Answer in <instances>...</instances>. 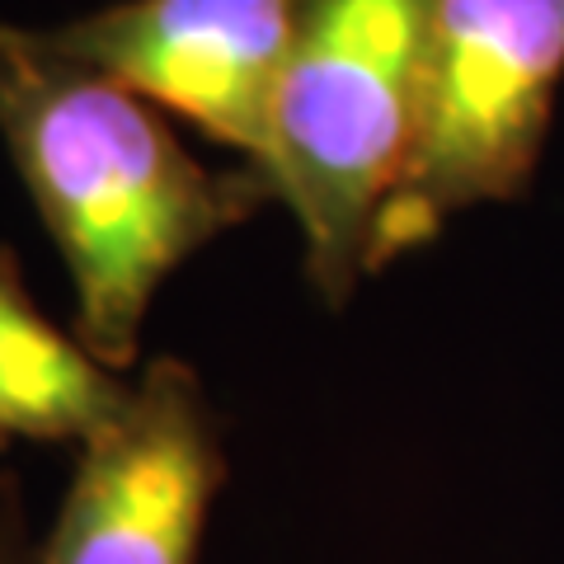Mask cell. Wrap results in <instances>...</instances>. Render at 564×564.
Masks as SVG:
<instances>
[{"mask_svg": "<svg viewBox=\"0 0 564 564\" xmlns=\"http://www.w3.org/2000/svg\"><path fill=\"white\" fill-rule=\"evenodd\" d=\"M564 80V0H437L419 147L377 226L372 273L466 207L532 184Z\"/></svg>", "mask_w": 564, "mask_h": 564, "instance_id": "3957f363", "label": "cell"}, {"mask_svg": "<svg viewBox=\"0 0 564 564\" xmlns=\"http://www.w3.org/2000/svg\"><path fill=\"white\" fill-rule=\"evenodd\" d=\"M0 564H24V555H0Z\"/></svg>", "mask_w": 564, "mask_h": 564, "instance_id": "52a82bcc", "label": "cell"}, {"mask_svg": "<svg viewBox=\"0 0 564 564\" xmlns=\"http://www.w3.org/2000/svg\"><path fill=\"white\" fill-rule=\"evenodd\" d=\"M128 391V377L33 306L14 259L0 250V437L85 443Z\"/></svg>", "mask_w": 564, "mask_h": 564, "instance_id": "8992f818", "label": "cell"}, {"mask_svg": "<svg viewBox=\"0 0 564 564\" xmlns=\"http://www.w3.org/2000/svg\"><path fill=\"white\" fill-rule=\"evenodd\" d=\"M437 0H306L282 70L263 184L302 226L306 273L344 306L410 170L429 99Z\"/></svg>", "mask_w": 564, "mask_h": 564, "instance_id": "7a4b0ae2", "label": "cell"}, {"mask_svg": "<svg viewBox=\"0 0 564 564\" xmlns=\"http://www.w3.org/2000/svg\"><path fill=\"white\" fill-rule=\"evenodd\" d=\"M221 443L198 377L155 358L122 410L80 443L47 541L24 564H198Z\"/></svg>", "mask_w": 564, "mask_h": 564, "instance_id": "277c9868", "label": "cell"}, {"mask_svg": "<svg viewBox=\"0 0 564 564\" xmlns=\"http://www.w3.org/2000/svg\"><path fill=\"white\" fill-rule=\"evenodd\" d=\"M0 132L76 282V339L128 372L155 288L273 198L254 165L212 170L151 99L0 29Z\"/></svg>", "mask_w": 564, "mask_h": 564, "instance_id": "6da1fadb", "label": "cell"}, {"mask_svg": "<svg viewBox=\"0 0 564 564\" xmlns=\"http://www.w3.org/2000/svg\"><path fill=\"white\" fill-rule=\"evenodd\" d=\"M302 14L306 0H122L29 33L52 57L128 85L259 170Z\"/></svg>", "mask_w": 564, "mask_h": 564, "instance_id": "5b68a950", "label": "cell"}]
</instances>
